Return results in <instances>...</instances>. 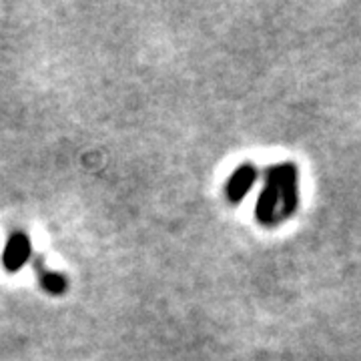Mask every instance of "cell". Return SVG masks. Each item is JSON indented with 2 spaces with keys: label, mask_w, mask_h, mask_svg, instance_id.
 <instances>
[{
  "label": "cell",
  "mask_w": 361,
  "mask_h": 361,
  "mask_svg": "<svg viewBox=\"0 0 361 361\" xmlns=\"http://www.w3.org/2000/svg\"><path fill=\"white\" fill-rule=\"evenodd\" d=\"M299 209V171L293 163L271 165L265 171V185L259 195L255 217L265 227L281 225Z\"/></svg>",
  "instance_id": "1"
},
{
  "label": "cell",
  "mask_w": 361,
  "mask_h": 361,
  "mask_svg": "<svg viewBox=\"0 0 361 361\" xmlns=\"http://www.w3.org/2000/svg\"><path fill=\"white\" fill-rule=\"evenodd\" d=\"M255 180H257V169L253 167L251 163H245V165L237 169L227 180V189H225L229 203H233V205L241 203L247 197V193L251 191V187L255 185Z\"/></svg>",
  "instance_id": "2"
},
{
  "label": "cell",
  "mask_w": 361,
  "mask_h": 361,
  "mask_svg": "<svg viewBox=\"0 0 361 361\" xmlns=\"http://www.w3.org/2000/svg\"><path fill=\"white\" fill-rule=\"evenodd\" d=\"M28 257H30V241H28V237H26L25 233H14L13 237L8 239L6 247H4V255H2L4 267L11 273H16L28 261Z\"/></svg>",
  "instance_id": "3"
},
{
  "label": "cell",
  "mask_w": 361,
  "mask_h": 361,
  "mask_svg": "<svg viewBox=\"0 0 361 361\" xmlns=\"http://www.w3.org/2000/svg\"><path fill=\"white\" fill-rule=\"evenodd\" d=\"M37 271H39V281L40 285L52 293V295H61V293H65L66 289V279L61 275V273H54V271L44 269L42 265H37Z\"/></svg>",
  "instance_id": "4"
}]
</instances>
